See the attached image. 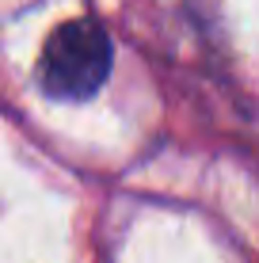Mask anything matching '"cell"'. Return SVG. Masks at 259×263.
Instances as JSON below:
<instances>
[{"instance_id": "6da1fadb", "label": "cell", "mask_w": 259, "mask_h": 263, "mask_svg": "<svg viewBox=\"0 0 259 263\" xmlns=\"http://www.w3.org/2000/svg\"><path fill=\"white\" fill-rule=\"evenodd\" d=\"M111 69H114L111 34L95 20H69L46 39V50L38 61V80L46 88V96L80 103V99H92L107 84Z\"/></svg>"}]
</instances>
